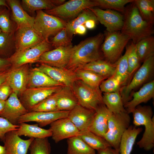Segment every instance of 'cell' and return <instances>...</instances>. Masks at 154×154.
Here are the masks:
<instances>
[{"label":"cell","instance_id":"cell-1","mask_svg":"<svg viewBox=\"0 0 154 154\" xmlns=\"http://www.w3.org/2000/svg\"><path fill=\"white\" fill-rule=\"evenodd\" d=\"M104 38V35L100 33L73 46L69 61L65 68L74 71L90 62L103 59L100 49Z\"/></svg>","mask_w":154,"mask_h":154},{"label":"cell","instance_id":"cell-2","mask_svg":"<svg viewBox=\"0 0 154 154\" xmlns=\"http://www.w3.org/2000/svg\"><path fill=\"white\" fill-rule=\"evenodd\" d=\"M134 1L125 7L121 32L128 36L135 44L141 40L153 35L154 29L153 25L142 18Z\"/></svg>","mask_w":154,"mask_h":154},{"label":"cell","instance_id":"cell-3","mask_svg":"<svg viewBox=\"0 0 154 154\" xmlns=\"http://www.w3.org/2000/svg\"><path fill=\"white\" fill-rule=\"evenodd\" d=\"M134 126H144L142 137L137 143L139 147L146 151L151 149L154 146V118L152 108L150 106L139 105L131 112Z\"/></svg>","mask_w":154,"mask_h":154},{"label":"cell","instance_id":"cell-4","mask_svg":"<svg viewBox=\"0 0 154 154\" xmlns=\"http://www.w3.org/2000/svg\"><path fill=\"white\" fill-rule=\"evenodd\" d=\"M101 46V50L105 60L115 64L121 57L122 52L130 39L120 31H106Z\"/></svg>","mask_w":154,"mask_h":154},{"label":"cell","instance_id":"cell-5","mask_svg":"<svg viewBox=\"0 0 154 154\" xmlns=\"http://www.w3.org/2000/svg\"><path fill=\"white\" fill-rule=\"evenodd\" d=\"M154 72V56L146 59L138 68L128 84L120 91L124 105L131 99L130 94L133 90L151 80Z\"/></svg>","mask_w":154,"mask_h":154},{"label":"cell","instance_id":"cell-6","mask_svg":"<svg viewBox=\"0 0 154 154\" xmlns=\"http://www.w3.org/2000/svg\"><path fill=\"white\" fill-rule=\"evenodd\" d=\"M131 120L127 112L112 113L108 121V131L104 137L111 147L119 150L121 138L130 125Z\"/></svg>","mask_w":154,"mask_h":154},{"label":"cell","instance_id":"cell-7","mask_svg":"<svg viewBox=\"0 0 154 154\" xmlns=\"http://www.w3.org/2000/svg\"><path fill=\"white\" fill-rule=\"evenodd\" d=\"M79 104L95 111L98 107L104 104L102 94L100 88H92L77 79L71 87Z\"/></svg>","mask_w":154,"mask_h":154},{"label":"cell","instance_id":"cell-8","mask_svg":"<svg viewBox=\"0 0 154 154\" xmlns=\"http://www.w3.org/2000/svg\"><path fill=\"white\" fill-rule=\"evenodd\" d=\"M33 28L44 40L55 35L65 28V20L47 13L42 10L37 11Z\"/></svg>","mask_w":154,"mask_h":154},{"label":"cell","instance_id":"cell-9","mask_svg":"<svg viewBox=\"0 0 154 154\" xmlns=\"http://www.w3.org/2000/svg\"><path fill=\"white\" fill-rule=\"evenodd\" d=\"M95 6L93 0H71L51 9L45 10V12L64 20H68L77 16L84 10Z\"/></svg>","mask_w":154,"mask_h":154},{"label":"cell","instance_id":"cell-10","mask_svg":"<svg viewBox=\"0 0 154 154\" xmlns=\"http://www.w3.org/2000/svg\"><path fill=\"white\" fill-rule=\"evenodd\" d=\"M52 47L48 40H44L36 46L23 51L15 52L9 58L12 68L23 65L37 62L44 52L50 50Z\"/></svg>","mask_w":154,"mask_h":154},{"label":"cell","instance_id":"cell-11","mask_svg":"<svg viewBox=\"0 0 154 154\" xmlns=\"http://www.w3.org/2000/svg\"><path fill=\"white\" fill-rule=\"evenodd\" d=\"M64 86H58L27 88L21 95L20 100L28 112H30L35 106L58 91Z\"/></svg>","mask_w":154,"mask_h":154},{"label":"cell","instance_id":"cell-12","mask_svg":"<svg viewBox=\"0 0 154 154\" xmlns=\"http://www.w3.org/2000/svg\"><path fill=\"white\" fill-rule=\"evenodd\" d=\"M96 16L97 21L106 27V31H121L123 24V14L110 9L104 10L98 7L89 9Z\"/></svg>","mask_w":154,"mask_h":154},{"label":"cell","instance_id":"cell-13","mask_svg":"<svg viewBox=\"0 0 154 154\" xmlns=\"http://www.w3.org/2000/svg\"><path fill=\"white\" fill-rule=\"evenodd\" d=\"M73 47L72 44L46 51L41 56L37 62L56 67L65 68L69 61Z\"/></svg>","mask_w":154,"mask_h":154},{"label":"cell","instance_id":"cell-14","mask_svg":"<svg viewBox=\"0 0 154 154\" xmlns=\"http://www.w3.org/2000/svg\"><path fill=\"white\" fill-rule=\"evenodd\" d=\"M69 111L29 112L21 116L18 124L30 121L36 122L40 127L45 126L61 118L67 117Z\"/></svg>","mask_w":154,"mask_h":154},{"label":"cell","instance_id":"cell-15","mask_svg":"<svg viewBox=\"0 0 154 154\" xmlns=\"http://www.w3.org/2000/svg\"><path fill=\"white\" fill-rule=\"evenodd\" d=\"M16 31L15 36V52L35 47L44 40L33 27H23Z\"/></svg>","mask_w":154,"mask_h":154},{"label":"cell","instance_id":"cell-16","mask_svg":"<svg viewBox=\"0 0 154 154\" xmlns=\"http://www.w3.org/2000/svg\"><path fill=\"white\" fill-rule=\"evenodd\" d=\"M49 129L52 139L57 143L66 139L77 136L79 131L68 118L58 119L51 123Z\"/></svg>","mask_w":154,"mask_h":154},{"label":"cell","instance_id":"cell-17","mask_svg":"<svg viewBox=\"0 0 154 154\" xmlns=\"http://www.w3.org/2000/svg\"><path fill=\"white\" fill-rule=\"evenodd\" d=\"M38 70L45 73L54 80L65 86L71 87L74 82L78 79L74 71L66 68H61L40 64Z\"/></svg>","mask_w":154,"mask_h":154},{"label":"cell","instance_id":"cell-18","mask_svg":"<svg viewBox=\"0 0 154 154\" xmlns=\"http://www.w3.org/2000/svg\"><path fill=\"white\" fill-rule=\"evenodd\" d=\"M28 112L15 93L13 92L5 101L4 108L0 117L7 119L11 123L18 125L20 117Z\"/></svg>","mask_w":154,"mask_h":154},{"label":"cell","instance_id":"cell-19","mask_svg":"<svg viewBox=\"0 0 154 154\" xmlns=\"http://www.w3.org/2000/svg\"><path fill=\"white\" fill-rule=\"evenodd\" d=\"M29 64L13 68L7 78L13 92L21 95L27 88L29 70Z\"/></svg>","mask_w":154,"mask_h":154},{"label":"cell","instance_id":"cell-20","mask_svg":"<svg viewBox=\"0 0 154 154\" xmlns=\"http://www.w3.org/2000/svg\"><path fill=\"white\" fill-rule=\"evenodd\" d=\"M15 130L7 133L4 141L7 154H27L31 143L35 139L33 137L27 140L21 138Z\"/></svg>","mask_w":154,"mask_h":154},{"label":"cell","instance_id":"cell-21","mask_svg":"<svg viewBox=\"0 0 154 154\" xmlns=\"http://www.w3.org/2000/svg\"><path fill=\"white\" fill-rule=\"evenodd\" d=\"M154 97V80H152L143 84L139 90L132 93L131 100L124 105V107L128 114L137 106L146 103Z\"/></svg>","mask_w":154,"mask_h":154},{"label":"cell","instance_id":"cell-22","mask_svg":"<svg viewBox=\"0 0 154 154\" xmlns=\"http://www.w3.org/2000/svg\"><path fill=\"white\" fill-rule=\"evenodd\" d=\"M95 112L78 104L69 111L67 117L80 131L88 129Z\"/></svg>","mask_w":154,"mask_h":154},{"label":"cell","instance_id":"cell-23","mask_svg":"<svg viewBox=\"0 0 154 154\" xmlns=\"http://www.w3.org/2000/svg\"><path fill=\"white\" fill-rule=\"evenodd\" d=\"M112 113L102 104L95 111L92 122L88 129L104 138L108 131V121Z\"/></svg>","mask_w":154,"mask_h":154},{"label":"cell","instance_id":"cell-24","mask_svg":"<svg viewBox=\"0 0 154 154\" xmlns=\"http://www.w3.org/2000/svg\"><path fill=\"white\" fill-rule=\"evenodd\" d=\"M7 2L12 12V19L17 29L33 27L35 17L29 15L23 8L19 0H7Z\"/></svg>","mask_w":154,"mask_h":154},{"label":"cell","instance_id":"cell-25","mask_svg":"<svg viewBox=\"0 0 154 154\" xmlns=\"http://www.w3.org/2000/svg\"><path fill=\"white\" fill-rule=\"evenodd\" d=\"M116 67V63L112 64L102 59L92 62L76 69L90 70L107 79L115 74Z\"/></svg>","mask_w":154,"mask_h":154},{"label":"cell","instance_id":"cell-26","mask_svg":"<svg viewBox=\"0 0 154 154\" xmlns=\"http://www.w3.org/2000/svg\"><path fill=\"white\" fill-rule=\"evenodd\" d=\"M65 86L51 78L36 68L29 72L27 88Z\"/></svg>","mask_w":154,"mask_h":154},{"label":"cell","instance_id":"cell-27","mask_svg":"<svg viewBox=\"0 0 154 154\" xmlns=\"http://www.w3.org/2000/svg\"><path fill=\"white\" fill-rule=\"evenodd\" d=\"M19 127L15 131L19 136H27L34 138H44L51 137L52 133L49 129H46L38 126V123L29 124L22 123L19 124Z\"/></svg>","mask_w":154,"mask_h":154},{"label":"cell","instance_id":"cell-28","mask_svg":"<svg viewBox=\"0 0 154 154\" xmlns=\"http://www.w3.org/2000/svg\"><path fill=\"white\" fill-rule=\"evenodd\" d=\"M136 127L130 125L123 134L119 145L120 154H131L136 138L143 130Z\"/></svg>","mask_w":154,"mask_h":154},{"label":"cell","instance_id":"cell-29","mask_svg":"<svg viewBox=\"0 0 154 154\" xmlns=\"http://www.w3.org/2000/svg\"><path fill=\"white\" fill-rule=\"evenodd\" d=\"M78 104V100L71 88L63 87L57 101V110L70 111Z\"/></svg>","mask_w":154,"mask_h":154},{"label":"cell","instance_id":"cell-30","mask_svg":"<svg viewBox=\"0 0 154 154\" xmlns=\"http://www.w3.org/2000/svg\"><path fill=\"white\" fill-rule=\"evenodd\" d=\"M102 101L108 110L112 113L127 112L124 107L120 91L103 93Z\"/></svg>","mask_w":154,"mask_h":154},{"label":"cell","instance_id":"cell-31","mask_svg":"<svg viewBox=\"0 0 154 154\" xmlns=\"http://www.w3.org/2000/svg\"><path fill=\"white\" fill-rule=\"evenodd\" d=\"M90 19H93L98 22L94 14L89 9L83 10L76 17L67 22L65 28L67 35L72 40L75 34V31L80 25H84L85 22Z\"/></svg>","mask_w":154,"mask_h":154},{"label":"cell","instance_id":"cell-32","mask_svg":"<svg viewBox=\"0 0 154 154\" xmlns=\"http://www.w3.org/2000/svg\"><path fill=\"white\" fill-rule=\"evenodd\" d=\"M67 154H96L95 150L77 135L67 139Z\"/></svg>","mask_w":154,"mask_h":154},{"label":"cell","instance_id":"cell-33","mask_svg":"<svg viewBox=\"0 0 154 154\" xmlns=\"http://www.w3.org/2000/svg\"><path fill=\"white\" fill-rule=\"evenodd\" d=\"M78 135L95 150L111 147L104 138L96 135L88 129L79 131Z\"/></svg>","mask_w":154,"mask_h":154},{"label":"cell","instance_id":"cell-34","mask_svg":"<svg viewBox=\"0 0 154 154\" xmlns=\"http://www.w3.org/2000/svg\"><path fill=\"white\" fill-rule=\"evenodd\" d=\"M140 62L154 56V37L153 35L145 38L135 44Z\"/></svg>","mask_w":154,"mask_h":154},{"label":"cell","instance_id":"cell-35","mask_svg":"<svg viewBox=\"0 0 154 154\" xmlns=\"http://www.w3.org/2000/svg\"><path fill=\"white\" fill-rule=\"evenodd\" d=\"M78 78L89 86L95 88H100L101 83L106 79L91 71L76 69L74 70Z\"/></svg>","mask_w":154,"mask_h":154},{"label":"cell","instance_id":"cell-36","mask_svg":"<svg viewBox=\"0 0 154 154\" xmlns=\"http://www.w3.org/2000/svg\"><path fill=\"white\" fill-rule=\"evenodd\" d=\"M134 43L132 42L126 46L125 52L116 63V67L114 74L121 78L123 86L129 80L128 72V57L129 52Z\"/></svg>","mask_w":154,"mask_h":154},{"label":"cell","instance_id":"cell-37","mask_svg":"<svg viewBox=\"0 0 154 154\" xmlns=\"http://www.w3.org/2000/svg\"><path fill=\"white\" fill-rule=\"evenodd\" d=\"M134 2L143 19L153 25L154 0H134Z\"/></svg>","mask_w":154,"mask_h":154},{"label":"cell","instance_id":"cell-38","mask_svg":"<svg viewBox=\"0 0 154 154\" xmlns=\"http://www.w3.org/2000/svg\"><path fill=\"white\" fill-rule=\"evenodd\" d=\"M21 5L25 11L31 13L42 9H50L56 6L52 0H22Z\"/></svg>","mask_w":154,"mask_h":154},{"label":"cell","instance_id":"cell-39","mask_svg":"<svg viewBox=\"0 0 154 154\" xmlns=\"http://www.w3.org/2000/svg\"><path fill=\"white\" fill-rule=\"evenodd\" d=\"M62 88L58 91L48 96L35 106L32 108L31 112H49L58 111L57 102Z\"/></svg>","mask_w":154,"mask_h":154},{"label":"cell","instance_id":"cell-40","mask_svg":"<svg viewBox=\"0 0 154 154\" xmlns=\"http://www.w3.org/2000/svg\"><path fill=\"white\" fill-rule=\"evenodd\" d=\"M95 6L120 12H125V5L133 2L134 0H93Z\"/></svg>","mask_w":154,"mask_h":154},{"label":"cell","instance_id":"cell-41","mask_svg":"<svg viewBox=\"0 0 154 154\" xmlns=\"http://www.w3.org/2000/svg\"><path fill=\"white\" fill-rule=\"evenodd\" d=\"M10 10L5 7H0V29L3 32L14 33L17 27L11 18Z\"/></svg>","mask_w":154,"mask_h":154},{"label":"cell","instance_id":"cell-42","mask_svg":"<svg viewBox=\"0 0 154 154\" xmlns=\"http://www.w3.org/2000/svg\"><path fill=\"white\" fill-rule=\"evenodd\" d=\"M123 86L121 78L114 74L112 76L103 80L99 86L102 92L110 93L120 91Z\"/></svg>","mask_w":154,"mask_h":154},{"label":"cell","instance_id":"cell-43","mask_svg":"<svg viewBox=\"0 0 154 154\" xmlns=\"http://www.w3.org/2000/svg\"><path fill=\"white\" fill-rule=\"evenodd\" d=\"M30 154H50V143L48 138H35L29 148Z\"/></svg>","mask_w":154,"mask_h":154},{"label":"cell","instance_id":"cell-44","mask_svg":"<svg viewBox=\"0 0 154 154\" xmlns=\"http://www.w3.org/2000/svg\"><path fill=\"white\" fill-rule=\"evenodd\" d=\"M14 33H0V57L5 58L9 51L15 47Z\"/></svg>","mask_w":154,"mask_h":154},{"label":"cell","instance_id":"cell-45","mask_svg":"<svg viewBox=\"0 0 154 154\" xmlns=\"http://www.w3.org/2000/svg\"><path fill=\"white\" fill-rule=\"evenodd\" d=\"M50 43L52 46L55 48L60 47H66L72 44L71 40L68 36L65 28L54 36Z\"/></svg>","mask_w":154,"mask_h":154},{"label":"cell","instance_id":"cell-46","mask_svg":"<svg viewBox=\"0 0 154 154\" xmlns=\"http://www.w3.org/2000/svg\"><path fill=\"white\" fill-rule=\"evenodd\" d=\"M140 63L135 44H134L128 57V72L129 79L133 73L139 67Z\"/></svg>","mask_w":154,"mask_h":154},{"label":"cell","instance_id":"cell-47","mask_svg":"<svg viewBox=\"0 0 154 154\" xmlns=\"http://www.w3.org/2000/svg\"><path fill=\"white\" fill-rule=\"evenodd\" d=\"M19 127V125H13L6 119L0 117V139L3 141L7 133L12 131L16 130Z\"/></svg>","mask_w":154,"mask_h":154},{"label":"cell","instance_id":"cell-48","mask_svg":"<svg viewBox=\"0 0 154 154\" xmlns=\"http://www.w3.org/2000/svg\"><path fill=\"white\" fill-rule=\"evenodd\" d=\"M13 92L7 78L0 86V100L5 101Z\"/></svg>","mask_w":154,"mask_h":154},{"label":"cell","instance_id":"cell-49","mask_svg":"<svg viewBox=\"0 0 154 154\" xmlns=\"http://www.w3.org/2000/svg\"><path fill=\"white\" fill-rule=\"evenodd\" d=\"M11 66V64L9 58L0 57V72L8 69Z\"/></svg>","mask_w":154,"mask_h":154},{"label":"cell","instance_id":"cell-50","mask_svg":"<svg viewBox=\"0 0 154 154\" xmlns=\"http://www.w3.org/2000/svg\"><path fill=\"white\" fill-rule=\"evenodd\" d=\"M97 154H120L119 150L116 149L111 147L97 150Z\"/></svg>","mask_w":154,"mask_h":154},{"label":"cell","instance_id":"cell-51","mask_svg":"<svg viewBox=\"0 0 154 154\" xmlns=\"http://www.w3.org/2000/svg\"><path fill=\"white\" fill-rule=\"evenodd\" d=\"M11 70V67L8 69L0 72V86L7 78Z\"/></svg>","mask_w":154,"mask_h":154},{"label":"cell","instance_id":"cell-52","mask_svg":"<svg viewBox=\"0 0 154 154\" xmlns=\"http://www.w3.org/2000/svg\"><path fill=\"white\" fill-rule=\"evenodd\" d=\"M97 22L93 19H90L87 21L84 25L86 28L89 29H94L96 26Z\"/></svg>","mask_w":154,"mask_h":154},{"label":"cell","instance_id":"cell-53","mask_svg":"<svg viewBox=\"0 0 154 154\" xmlns=\"http://www.w3.org/2000/svg\"><path fill=\"white\" fill-rule=\"evenodd\" d=\"M86 31V28L84 25H82L78 27L75 31V34L80 35L84 34Z\"/></svg>","mask_w":154,"mask_h":154},{"label":"cell","instance_id":"cell-54","mask_svg":"<svg viewBox=\"0 0 154 154\" xmlns=\"http://www.w3.org/2000/svg\"><path fill=\"white\" fill-rule=\"evenodd\" d=\"M2 6L5 7L8 9H10L7 2L6 0H0V7Z\"/></svg>","mask_w":154,"mask_h":154},{"label":"cell","instance_id":"cell-55","mask_svg":"<svg viewBox=\"0 0 154 154\" xmlns=\"http://www.w3.org/2000/svg\"><path fill=\"white\" fill-rule=\"evenodd\" d=\"M5 101L0 100V114L3 111L4 108Z\"/></svg>","mask_w":154,"mask_h":154},{"label":"cell","instance_id":"cell-56","mask_svg":"<svg viewBox=\"0 0 154 154\" xmlns=\"http://www.w3.org/2000/svg\"><path fill=\"white\" fill-rule=\"evenodd\" d=\"M0 154H7L6 150L4 146L0 145Z\"/></svg>","mask_w":154,"mask_h":154},{"label":"cell","instance_id":"cell-57","mask_svg":"<svg viewBox=\"0 0 154 154\" xmlns=\"http://www.w3.org/2000/svg\"><path fill=\"white\" fill-rule=\"evenodd\" d=\"M1 32H2V31L1 29H0V33H1Z\"/></svg>","mask_w":154,"mask_h":154}]
</instances>
